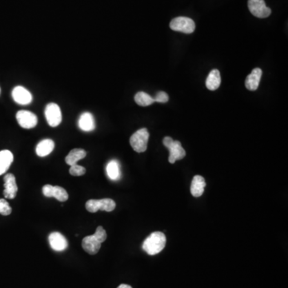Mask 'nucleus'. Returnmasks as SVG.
<instances>
[{
    "instance_id": "obj_15",
    "label": "nucleus",
    "mask_w": 288,
    "mask_h": 288,
    "mask_svg": "<svg viewBox=\"0 0 288 288\" xmlns=\"http://www.w3.org/2000/svg\"><path fill=\"white\" fill-rule=\"evenodd\" d=\"M206 182L204 177L200 175H195L191 182V192L194 197H200L204 192Z\"/></svg>"
},
{
    "instance_id": "obj_2",
    "label": "nucleus",
    "mask_w": 288,
    "mask_h": 288,
    "mask_svg": "<svg viewBox=\"0 0 288 288\" xmlns=\"http://www.w3.org/2000/svg\"><path fill=\"white\" fill-rule=\"evenodd\" d=\"M163 144L170 151L168 159L170 164H175L177 160H183L186 156V151L180 141H175L172 138L166 136L163 140Z\"/></svg>"
},
{
    "instance_id": "obj_27",
    "label": "nucleus",
    "mask_w": 288,
    "mask_h": 288,
    "mask_svg": "<svg viewBox=\"0 0 288 288\" xmlns=\"http://www.w3.org/2000/svg\"><path fill=\"white\" fill-rule=\"evenodd\" d=\"M53 186L51 185H44L42 187V194L44 196L47 198H52V195H53Z\"/></svg>"
},
{
    "instance_id": "obj_28",
    "label": "nucleus",
    "mask_w": 288,
    "mask_h": 288,
    "mask_svg": "<svg viewBox=\"0 0 288 288\" xmlns=\"http://www.w3.org/2000/svg\"><path fill=\"white\" fill-rule=\"evenodd\" d=\"M117 288H131L130 285H127V284H121L120 286L118 287Z\"/></svg>"
},
{
    "instance_id": "obj_11",
    "label": "nucleus",
    "mask_w": 288,
    "mask_h": 288,
    "mask_svg": "<svg viewBox=\"0 0 288 288\" xmlns=\"http://www.w3.org/2000/svg\"><path fill=\"white\" fill-rule=\"evenodd\" d=\"M12 98L19 104L27 105L32 101L31 92L23 86H16L12 91Z\"/></svg>"
},
{
    "instance_id": "obj_4",
    "label": "nucleus",
    "mask_w": 288,
    "mask_h": 288,
    "mask_svg": "<svg viewBox=\"0 0 288 288\" xmlns=\"http://www.w3.org/2000/svg\"><path fill=\"white\" fill-rule=\"evenodd\" d=\"M116 204L111 199H103V200H91L86 203V209L89 212L96 213L98 211L111 212L114 211Z\"/></svg>"
},
{
    "instance_id": "obj_19",
    "label": "nucleus",
    "mask_w": 288,
    "mask_h": 288,
    "mask_svg": "<svg viewBox=\"0 0 288 288\" xmlns=\"http://www.w3.org/2000/svg\"><path fill=\"white\" fill-rule=\"evenodd\" d=\"M86 152L83 149H73L69 152L67 157L65 158V161L68 165L72 166L74 164H77L80 160H82L83 158L86 157Z\"/></svg>"
},
{
    "instance_id": "obj_8",
    "label": "nucleus",
    "mask_w": 288,
    "mask_h": 288,
    "mask_svg": "<svg viewBox=\"0 0 288 288\" xmlns=\"http://www.w3.org/2000/svg\"><path fill=\"white\" fill-rule=\"evenodd\" d=\"M248 8L250 13L257 18H267L271 13V10L267 7L264 0H248Z\"/></svg>"
},
{
    "instance_id": "obj_20",
    "label": "nucleus",
    "mask_w": 288,
    "mask_h": 288,
    "mask_svg": "<svg viewBox=\"0 0 288 288\" xmlns=\"http://www.w3.org/2000/svg\"><path fill=\"white\" fill-rule=\"evenodd\" d=\"M106 175L111 180H118L120 178V166L116 160H111L106 167Z\"/></svg>"
},
{
    "instance_id": "obj_10",
    "label": "nucleus",
    "mask_w": 288,
    "mask_h": 288,
    "mask_svg": "<svg viewBox=\"0 0 288 288\" xmlns=\"http://www.w3.org/2000/svg\"><path fill=\"white\" fill-rule=\"evenodd\" d=\"M48 240L51 248L56 251H63L68 247L67 239L61 233L57 231L50 234Z\"/></svg>"
},
{
    "instance_id": "obj_23",
    "label": "nucleus",
    "mask_w": 288,
    "mask_h": 288,
    "mask_svg": "<svg viewBox=\"0 0 288 288\" xmlns=\"http://www.w3.org/2000/svg\"><path fill=\"white\" fill-rule=\"evenodd\" d=\"M11 212H12V208L8 204V202L4 199L0 198V214L7 216V215H11Z\"/></svg>"
},
{
    "instance_id": "obj_18",
    "label": "nucleus",
    "mask_w": 288,
    "mask_h": 288,
    "mask_svg": "<svg viewBox=\"0 0 288 288\" xmlns=\"http://www.w3.org/2000/svg\"><path fill=\"white\" fill-rule=\"evenodd\" d=\"M221 84L220 72L217 69H214L206 78V86L210 91H215Z\"/></svg>"
},
{
    "instance_id": "obj_25",
    "label": "nucleus",
    "mask_w": 288,
    "mask_h": 288,
    "mask_svg": "<svg viewBox=\"0 0 288 288\" xmlns=\"http://www.w3.org/2000/svg\"><path fill=\"white\" fill-rule=\"evenodd\" d=\"M95 235V237L102 244L105 240H106V237H107V235H106V230H104V228L103 227V226H98L97 228H96V232L94 234Z\"/></svg>"
},
{
    "instance_id": "obj_6",
    "label": "nucleus",
    "mask_w": 288,
    "mask_h": 288,
    "mask_svg": "<svg viewBox=\"0 0 288 288\" xmlns=\"http://www.w3.org/2000/svg\"><path fill=\"white\" fill-rule=\"evenodd\" d=\"M45 116L48 124L52 127L59 126L62 122V112L60 107L54 103H51L46 106Z\"/></svg>"
},
{
    "instance_id": "obj_26",
    "label": "nucleus",
    "mask_w": 288,
    "mask_h": 288,
    "mask_svg": "<svg viewBox=\"0 0 288 288\" xmlns=\"http://www.w3.org/2000/svg\"><path fill=\"white\" fill-rule=\"evenodd\" d=\"M153 99L155 100V102L162 103H164L168 102L169 96L166 92L160 91V92H158L156 94V96Z\"/></svg>"
},
{
    "instance_id": "obj_12",
    "label": "nucleus",
    "mask_w": 288,
    "mask_h": 288,
    "mask_svg": "<svg viewBox=\"0 0 288 288\" xmlns=\"http://www.w3.org/2000/svg\"><path fill=\"white\" fill-rule=\"evenodd\" d=\"M101 244L94 235L86 236L82 241V248L90 255L97 254L101 247Z\"/></svg>"
},
{
    "instance_id": "obj_5",
    "label": "nucleus",
    "mask_w": 288,
    "mask_h": 288,
    "mask_svg": "<svg viewBox=\"0 0 288 288\" xmlns=\"http://www.w3.org/2000/svg\"><path fill=\"white\" fill-rule=\"evenodd\" d=\"M171 30L185 34H191L195 31V23L191 19L187 17H177L170 22Z\"/></svg>"
},
{
    "instance_id": "obj_16",
    "label": "nucleus",
    "mask_w": 288,
    "mask_h": 288,
    "mask_svg": "<svg viewBox=\"0 0 288 288\" xmlns=\"http://www.w3.org/2000/svg\"><path fill=\"white\" fill-rule=\"evenodd\" d=\"M13 154L8 150L0 151V175L8 171L11 164L13 163Z\"/></svg>"
},
{
    "instance_id": "obj_17",
    "label": "nucleus",
    "mask_w": 288,
    "mask_h": 288,
    "mask_svg": "<svg viewBox=\"0 0 288 288\" xmlns=\"http://www.w3.org/2000/svg\"><path fill=\"white\" fill-rule=\"evenodd\" d=\"M55 143L53 140H43L36 146V154L40 157H45L54 151Z\"/></svg>"
},
{
    "instance_id": "obj_14",
    "label": "nucleus",
    "mask_w": 288,
    "mask_h": 288,
    "mask_svg": "<svg viewBox=\"0 0 288 288\" xmlns=\"http://www.w3.org/2000/svg\"><path fill=\"white\" fill-rule=\"evenodd\" d=\"M78 124H79V127L82 131H86V132L94 131L96 128L95 119H94L93 115L89 112H85L80 115Z\"/></svg>"
},
{
    "instance_id": "obj_7",
    "label": "nucleus",
    "mask_w": 288,
    "mask_h": 288,
    "mask_svg": "<svg viewBox=\"0 0 288 288\" xmlns=\"http://www.w3.org/2000/svg\"><path fill=\"white\" fill-rule=\"evenodd\" d=\"M16 120L20 126L24 129L34 128L38 123V118L36 114L25 110L17 112Z\"/></svg>"
},
{
    "instance_id": "obj_9",
    "label": "nucleus",
    "mask_w": 288,
    "mask_h": 288,
    "mask_svg": "<svg viewBox=\"0 0 288 288\" xmlns=\"http://www.w3.org/2000/svg\"><path fill=\"white\" fill-rule=\"evenodd\" d=\"M3 180H4L3 195L6 199L13 200L16 197V195L18 192V186L16 184V177H15V175L9 173V174L5 175Z\"/></svg>"
},
{
    "instance_id": "obj_22",
    "label": "nucleus",
    "mask_w": 288,
    "mask_h": 288,
    "mask_svg": "<svg viewBox=\"0 0 288 288\" xmlns=\"http://www.w3.org/2000/svg\"><path fill=\"white\" fill-rule=\"evenodd\" d=\"M53 197L60 202H65L68 200V194L64 188L60 186H53Z\"/></svg>"
},
{
    "instance_id": "obj_24",
    "label": "nucleus",
    "mask_w": 288,
    "mask_h": 288,
    "mask_svg": "<svg viewBox=\"0 0 288 288\" xmlns=\"http://www.w3.org/2000/svg\"><path fill=\"white\" fill-rule=\"evenodd\" d=\"M69 172L73 176H82V175H85L86 169L83 166H80V165H78L76 164L71 166Z\"/></svg>"
},
{
    "instance_id": "obj_3",
    "label": "nucleus",
    "mask_w": 288,
    "mask_h": 288,
    "mask_svg": "<svg viewBox=\"0 0 288 288\" xmlns=\"http://www.w3.org/2000/svg\"><path fill=\"white\" fill-rule=\"evenodd\" d=\"M149 140V132L146 128L140 129L130 139V144L134 151L138 153L146 151Z\"/></svg>"
},
{
    "instance_id": "obj_13",
    "label": "nucleus",
    "mask_w": 288,
    "mask_h": 288,
    "mask_svg": "<svg viewBox=\"0 0 288 288\" xmlns=\"http://www.w3.org/2000/svg\"><path fill=\"white\" fill-rule=\"evenodd\" d=\"M262 70L260 68L253 69L251 73L247 76L246 81H245V86L247 89L249 91H255L259 87V82L261 80Z\"/></svg>"
},
{
    "instance_id": "obj_1",
    "label": "nucleus",
    "mask_w": 288,
    "mask_h": 288,
    "mask_svg": "<svg viewBox=\"0 0 288 288\" xmlns=\"http://www.w3.org/2000/svg\"><path fill=\"white\" fill-rule=\"evenodd\" d=\"M166 239L164 233L155 231L149 235L143 244V250L149 255H157L166 246Z\"/></svg>"
},
{
    "instance_id": "obj_21",
    "label": "nucleus",
    "mask_w": 288,
    "mask_h": 288,
    "mask_svg": "<svg viewBox=\"0 0 288 288\" xmlns=\"http://www.w3.org/2000/svg\"><path fill=\"white\" fill-rule=\"evenodd\" d=\"M135 101L138 105L141 106H147L155 103L153 98L144 91L138 92L135 96Z\"/></svg>"
}]
</instances>
